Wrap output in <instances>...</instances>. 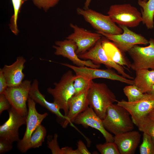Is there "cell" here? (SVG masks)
Segmentation results:
<instances>
[{"instance_id": "obj_1", "label": "cell", "mask_w": 154, "mask_h": 154, "mask_svg": "<svg viewBox=\"0 0 154 154\" xmlns=\"http://www.w3.org/2000/svg\"><path fill=\"white\" fill-rule=\"evenodd\" d=\"M130 115L123 107L113 104L107 108L102 122L104 128L115 135L133 130L134 123Z\"/></svg>"}, {"instance_id": "obj_2", "label": "cell", "mask_w": 154, "mask_h": 154, "mask_svg": "<svg viewBox=\"0 0 154 154\" xmlns=\"http://www.w3.org/2000/svg\"><path fill=\"white\" fill-rule=\"evenodd\" d=\"M89 106L102 119L105 117L107 109L117 102L114 93L104 83L93 82L88 92Z\"/></svg>"}, {"instance_id": "obj_3", "label": "cell", "mask_w": 154, "mask_h": 154, "mask_svg": "<svg viewBox=\"0 0 154 154\" xmlns=\"http://www.w3.org/2000/svg\"><path fill=\"white\" fill-rule=\"evenodd\" d=\"M75 76L72 71L69 70L62 75L58 82L54 83L53 88L49 87L47 89L53 97V102L63 110L65 117L68 112L69 101L75 94L73 84Z\"/></svg>"}, {"instance_id": "obj_4", "label": "cell", "mask_w": 154, "mask_h": 154, "mask_svg": "<svg viewBox=\"0 0 154 154\" xmlns=\"http://www.w3.org/2000/svg\"><path fill=\"white\" fill-rule=\"evenodd\" d=\"M107 14L114 23L128 27H136L142 21L141 13L129 4L111 5Z\"/></svg>"}, {"instance_id": "obj_5", "label": "cell", "mask_w": 154, "mask_h": 154, "mask_svg": "<svg viewBox=\"0 0 154 154\" xmlns=\"http://www.w3.org/2000/svg\"><path fill=\"white\" fill-rule=\"evenodd\" d=\"M77 13L83 16L85 20L98 31L113 35L123 32L108 15H105L90 9H76Z\"/></svg>"}, {"instance_id": "obj_6", "label": "cell", "mask_w": 154, "mask_h": 154, "mask_svg": "<svg viewBox=\"0 0 154 154\" xmlns=\"http://www.w3.org/2000/svg\"><path fill=\"white\" fill-rule=\"evenodd\" d=\"M31 82L26 80L19 85L8 87L4 94L11 106L20 114L26 116L28 112L27 102L31 86Z\"/></svg>"}, {"instance_id": "obj_7", "label": "cell", "mask_w": 154, "mask_h": 154, "mask_svg": "<svg viewBox=\"0 0 154 154\" xmlns=\"http://www.w3.org/2000/svg\"><path fill=\"white\" fill-rule=\"evenodd\" d=\"M123 32L118 35H113L97 31V32L110 40L123 52H128L134 45L149 44L147 40L142 35L137 34L123 25H119Z\"/></svg>"}, {"instance_id": "obj_8", "label": "cell", "mask_w": 154, "mask_h": 154, "mask_svg": "<svg viewBox=\"0 0 154 154\" xmlns=\"http://www.w3.org/2000/svg\"><path fill=\"white\" fill-rule=\"evenodd\" d=\"M149 44L145 47L135 45L128 52L133 60L131 68L133 70H154V39L150 38Z\"/></svg>"}, {"instance_id": "obj_9", "label": "cell", "mask_w": 154, "mask_h": 154, "mask_svg": "<svg viewBox=\"0 0 154 154\" xmlns=\"http://www.w3.org/2000/svg\"><path fill=\"white\" fill-rule=\"evenodd\" d=\"M62 65L72 70L76 76H80L91 80L96 78H104L120 81L129 85L134 84L133 80L126 78L118 74L110 69H101L87 66L79 67L66 63Z\"/></svg>"}, {"instance_id": "obj_10", "label": "cell", "mask_w": 154, "mask_h": 154, "mask_svg": "<svg viewBox=\"0 0 154 154\" xmlns=\"http://www.w3.org/2000/svg\"><path fill=\"white\" fill-rule=\"evenodd\" d=\"M81 59L90 60L96 64H103L116 70L123 77L132 80L133 78L126 73L123 66L116 63L106 55L103 48L102 38L88 51L78 55Z\"/></svg>"}, {"instance_id": "obj_11", "label": "cell", "mask_w": 154, "mask_h": 154, "mask_svg": "<svg viewBox=\"0 0 154 154\" xmlns=\"http://www.w3.org/2000/svg\"><path fill=\"white\" fill-rule=\"evenodd\" d=\"M117 102L118 105L128 111L135 125L140 119L147 115L154 108V96L146 93L142 98L134 102H129L124 100Z\"/></svg>"}, {"instance_id": "obj_12", "label": "cell", "mask_w": 154, "mask_h": 154, "mask_svg": "<svg viewBox=\"0 0 154 154\" xmlns=\"http://www.w3.org/2000/svg\"><path fill=\"white\" fill-rule=\"evenodd\" d=\"M70 26L73 29V32L66 38L76 43L77 46L76 52L78 55L87 51L101 38L102 35L97 32H91L72 23L70 24Z\"/></svg>"}, {"instance_id": "obj_13", "label": "cell", "mask_w": 154, "mask_h": 154, "mask_svg": "<svg viewBox=\"0 0 154 154\" xmlns=\"http://www.w3.org/2000/svg\"><path fill=\"white\" fill-rule=\"evenodd\" d=\"M55 44L53 46L55 49L54 54L68 58L76 66L97 68L100 66V64H96L90 60H83L80 58L76 52L77 46L72 40L66 38L63 40L56 41Z\"/></svg>"}, {"instance_id": "obj_14", "label": "cell", "mask_w": 154, "mask_h": 154, "mask_svg": "<svg viewBox=\"0 0 154 154\" xmlns=\"http://www.w3.org/2000/svg\"><path fill=\"white\" fill-rule=\"evenodd\" d=\"M7 110L9 118L0 126V138L6 139L13 143L17 142L20 140L19 128L26 124V116L19 114L11 106Z\"/></svg>"}, {"instance_id": "obj_15", "label": "cell", "mask_w": 154, "mask_h": 154, "mask_svg": "<svg viewBox=\"0 0 154 154\" xmlns=\"http://www.w3.org/2000/svg\"><path fill=\"white\" fill-rule=\"evenodd\" d=\"M36 103L29 96L27 101L28 112L26 116V130L23 138L17 142V148L20 152L29 140L33 132L48 115L46 112L43 114L38 113L36 109Z\"/></svg>"}, {"instance_id": "obj_16", "label": "cell", "mask_w": 154, "mask_h": 154, "mask_svg": "<svg viewBox=\"0 0 154 154\" xmlns=\"http://www.w3.org/2000/svg\"><path fill=\"white\" fill-rule=\"evenodd\" d=\"M73 123L95 129L102 133L106 142L114 141V136L105 129L103 124L102 119L89 106L76 117Z\"/></svg>"}, {"instance_id": "obj_17", "label": "cell", "mask_w": 154, "mask_h": 154, "mask_svg": "<svg viewBox=\"0 0 154 154\" xmlns=\"http://www.w3.org/2000/svg\"><path fill=\"white\" fill-rule=\"evenodd\" d=\"M89 88L80 93L74 95L69 100L68 112L61 124L63 128H65L68 124L73 122L76 117L89 106L88 94Z\"/></svg>"}, {"instance_id": "obj_18", "label": "cell", "mask_w": 154, "mask_h": 154, "mask_svg": "<svg viewBox=\"0 0 154 154\" xmlns=\"http://www.w3.org/2000/svg\"><path fill=\"white\" fill-rule=\"evenodd\" d=\"M141 137L138 131L133 130L115 135L114 142L120 154H133L140 142Z\"/></svg>"}, {"instance_id": "obj_19", "label": "cell", "mask_w": 154, "mask_h": 154, "mask_svg": "<svg viewBox=\"0 0 154 154\" xmlns=\"http://www.w3.org/2000/svg\"><path fill=\"white\" fill-rule=\"evenodd\" d=\"M26 62L23 56H19L12 64H5L1 68L7 80L8 87L18 86L23 81L25 75L23 70Z\"/></svg>"}, {"instance_id": "obj_20", "label": "cell", "mask_w": 154, "mask_h": 154, "mask_svg": "<svg viewBox=\"0 0 154 154\" xmlns=\"http://www.w3.org/2000/svg\"><path fill=\"white\" fill-rule=\"evenodd\" d=\"M38 85V80L37 79H34L32 83L29 96L36 103L39 104L55 114L58 119L63 121L62 123L66 117L61 113L59 106L54 102H50L46 100L44 96L40 91Z\"/></svg>"}, {"instance_id": "obj_21", "label": "cell", "mask_w": 154, "mask_h": 154, "mask_svg": "<svg viewBox=\"0 0 154 154\" xmlns=\"http://www.w3.org/2000/svg\"><path fill=\"white\" fill-rule=\"evenodd\" d=\"M103 48L107 56L117 64L131 68V64L122 52L113 42L106 39H102Z\"/></svg>"}, {"instance_id": "obj_22", "label": "cell", "mask_w": 154, "mask_h": 154, "mask_svg": "<svg viewBox=\"0 0 154 154\" xmlns=\"http://www.w3.org/2000/svg\"><path fill=\"white\" fill-rule=\"evenodd\" d=\"M135 72L133 84L143 93H147L154 84V70L143 69Z\"/></svg>"}, {"instance_id": "obj_23", "label": "cell", "mask_w": 154, "mask_h": 154, "mask_svg": "<svg viewBox=\"0 0 154 154\" xmlns=\"http://www.w3.org/2000/svg\"><path fill=\"white\" fill-rule=\"evenodd\" d=\"M138 3L142 8V22L148 29L153 28L154 23V0H138Z\"/></svg>"}, {"instance_id": "obj_24", "label": "cell", "mask_w": 154, "mask_h": 154, "mask_svg": "<svg viewBox=\"0 0 154 154\" xmlns=\"http://www.w3.org/2000/svg\"><path fill=\"white\" fill-rule=\"evenodd\" d=\"M46 133L45 128L41 124L33 132L29 140L21 152L25 153L30 149L41 146L44 141Z\"/></svg>"}, {"instance_id": "obj_25", "label": "cell", "mask_w": 154, "mask_h": 154, "mask_svg": "<svg viewBox=\"0 0 154 154\" xmlns=\"http://www.w3.org/2000/svg\"><path fill=\"white\" fill-rule=\"evenodd\" d=\"M28 0H11L13 8V13L10 20L9 27L11 32L15 35H17L19 30L17 21L19 14L24 3Z\"/></svg>"}, {"instance_id": "obj_26", "label": "cell", "mask_w": 154, "mask_h": 154, "mask_svg": "<svg viewBox=\"0 0 154 154\" xmlns=\"http://www.w3.org/2000/svg\"><path fill=\"white\" fill-rule=\"evenodd\" d=\"M139 130L149 135L154 143V121L147 115L140 119L135 124Z\"/></svg>"}, {"instance_id": "obj_27", "label": "cell", "mask_w": 154, "mask_h": 154, "mask_svg": "<svg viewBox=\"0 0 154 154\" xmlns=\"http://www.w3.org/2000/svg\"><path fill=\"white\" fill-rule=\"evenodd\" d=\"M123 92L129 102H134L139 100L144 97L145 93H143L134 84L125 86Z\"/></svg>"}, {"instance_id": "obj_28", "label": "cell", "mask_w": 154, "mask_h": 154, "mask_svg": "<svg viewBox=\"0 0 154 154\" xmlns=\"http://www.w3.org/2000/svg\"><path fill=\"white\" fill-rule=\"evenodd\" d=\"M93 82L80 76H76L73 84L75 89L74 95H76L89 88Z\"/></svg>"}, {"instance_id": "obj_29", "label": "cell", "mask_w": 154, "mask_h": 154, "mask_svg": "<svg viewBox=\"0 0 154 154\" xmlns=\"http://www.w3.org/2000/svg\"><path fill=\"white\" fill-rule=\"evenodd\" d=\"M139 152L140 154H154V143L151 137L145 133L139 147Z\"/></svg>"}, {"instance_id": "obj_30", "label": "cell", "mask_w": 154, "mask_h": 154, "mask_svg": "<svg viewBox=\"0 0 154 154\" xmlns=\"http://www.w3.org/2000/svg\"><path fill=\"white\" fill-rule=\"evenodd\" d=\"M96 147L101 154H120L117 146L114 141L98 144Z\"/></svg>"}, {"instance_id": "obj_31", "label": "cell", "mask_w": 154, "mask_h": 154, "mask_svg": "<svg viewBox=\"0 0 154 154\" xmlns=\"http://www.w3.org/2000/svg\"><path fill=\"white\" fill-rule=\"evenodd\" d=\"M58 135L54 134L53 137L48 135L47 136V144L52 154H63L62 149L60 147L57 141Z\"/></svg>"}, {"instance_id": "obj_32", "label": "cell", "mask_w": 154, "mask_h": 154, "mask_svg": "<svg viewBox=\"0 0 154 154\" xmlns=\"http://www.w3.org/2000/svg\"><path fill=\"white\" fill-rule=\"evenodd\" d=\"M33 4L38 8L45 11L56 5L60 0H31Z\"/></svg>"}, {"instance_id": "obj_33", "label": "cell", "mask_w": 154, "mask_h": 154, "mask_svg": "<svg viewBox=\"0 0 154 154\" xmlns=\"http://www.w3.org/2000/svg\"><path fill=\"white\" fill-rule=\"evenodd\" d=\"M13 143L6 139L0 138V154H4L11 150Z\"/></svg>"}, {"instance_id": "obj_34", "label": "cell", "mask_w": 154, "mask_h": 154, "mask_svg": "<svg viewBox=\"0 0 154 154\" xmlns=\"http://www.w3.org/2000/svg\"><path fill=\"white\" fill-rule=\"evenodd\" d=\"M11 107L9 101L4 94H0V114L5 110H8Z\"/></svg>"}, {"instance_id": "obj_35", "label": "cell", "mask_w": 154, "mask_h": 154, "mask_svg": "<svg viewBox=\"0 0 154 154\" xmlns=\"http://www.w3.org/2000/svg\"><path fill=\"white\" fill-rule=\"evenodd\" d=\"M7 80L3 72L0 68V94H4L8 88Z\"/></svg>"}, {"instance_id": "obj_36", "label": "cell", "mask_w": 154, "mask_h": 154, "mask_svg": "<svg viewBox=\"0 0 154 154\" xmlns=\"http://www.w3.org/2000/svg\"><path fill=\"white\" fill-rule=\"evenodd\" d=\"M77 148L80 154H90L91 153L87 149L84 143L81 140H79L77 143Z\"/></svg>"}, {"instance_id": "obj_37", "label": "cell", "mask_w": 154, "mask_h": 154, "mask_svg": "<svg viewBox=\"0 0 154 154\" xmlns=\"http://www.w3.org/2000/svg\"><path fill=\"white\" fill-rule=\"evenodd\" d=\"M63 154H80L77 149L74 150L71 147H65L62 148Z\"/></svg>"}, {"instance_id": "obj_38", "label": "cell", "mask_w": 154, "mask_h": 154, "mask_svg": "<svg viewBox=\"0 0 154 154\" xmlns=\"http://www.w3.org/2000/svg\"><path fill=\"white\" fill-rule=\"evenodd\" d=\"M92 0H86L84 4L83 9H89V7Z\"/></svg>"}, {"instance_id": "obj_39", "label": "cell", "mask_w": 154, "mask_h": 154, "mask_svg": "<svg viewBox=\"0 0 154 154\" xmlns=\"http://www.w3.org/2000/svg\"><path fill=\"white\" fill-rule=\"evenodd\" d=\"M147 116L149 118L154 121V108L149 112Z\"/></svg>"}, {"instance_id": "obj_40", "label": "cell", "mask_w": 154, "mask_h": 154, "mask_svg": "<svg viewBox=\"0 0 154 154\" xmlns=\"http://www.w3.org/2000/svg\"><path fill=\"white\" fill-rule=\"evenodd\" d=\"M147 93L154 96V84L153 85L150 91Z\"/></svg>"}, {"instance_id": "obj_41", "label": "cell", "mask_w": 154, "mask_h": 154, "mask_svg": "<svg viewBox=\"0 0 154 154\" xmlns=\"http://www.w3.org/2000/svg\"><path fill=\"white\" fill-rule=\"evenodd\" d=\"M143 0L145 1H147V0Z\"/></svg>"}, {"instance_id": "obj_42", "label": "cell", "mask_w": 154, "mask_h": 154, "mask_svg": "<svg viewBox=\"0 0 154 154\" xmlns=\"http://www.w3.org/2000/svg\"></svg>"}]
</instances>
